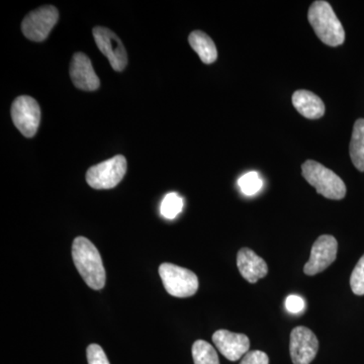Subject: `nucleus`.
Returning a JSON list of instances; mask_svg holds the SVG:
<instances>
[{
    "label": "nucleus",
    "mask_w": 364,
    "mask_h": 364,
    "mask_svg": "<svg viewBox=\"0 0 364 364\" xmlns=\"http://www.w3.org/2000/svg\"><path fill=\"white\" fill-rule=\"evenodd\" d=\"M72 258L83 280L90 289L100 291L105 284V269L97 248L85 237H77L72 244Z\"/></svg>",
    "instance_id": "1"
},
{
    "label": "nucleus",
    "mask_w": 364,
    "mask_h": 364,
    "mask_svg": "<svg viewBox=\"0 0 364 364\" xmlns=\"http://www.w3.org/2000/svg\"><path fill=\"white\" fill-rule=\"evenodd\" d=\"M308 20L318 39L324 44L330 47L343 44L344 28L333 11L331 4L323 0L313 2L309 9Z\"/></svg>",
    "instance_id": "2"
},
{
    "label": "nucleus",
    "mask_w": 364,
    "mask_h": 364,
    "mask_svg": "<svg viewBox=\"0 0 364 364\" xmlns=\"http://www.w3.org/2000/svg\"><path fill=\"white\" fill-rule=\"evenodd\" d=\"M301 173L311 186L317 189L318 195L329 200H340L346 196L344 181L332 170L314 160L301 165Z\"/></svg>",
    "instance_id": "3"
},
{
    "label": "nucleus",
    "mask_w": 364,
    "mask_h": 364,
    "mask_svg": "<svg viewBox=\"0 0 364 364\" xmlns=\"http://www.w3.org/2000/svg\"><path fill=\"white\" fill-rule=\"evenodd\" d=\"M159 274L167 293L176 298H189L198 289L196 273L172 263H162Z\"/></svg>",
    "instance_id": "4"
},
{
    "label": "nucleus",
    "mask_w": 364,
    "mask_h": 364,
    "mask_svg": "<svg viewBox=\"0 0 364 364\" xmlns=\"http://www.w3.org/2000/svg\"><path fill=\"white\" fill-rule=\"evenodd\" d=\"M126 172V158L123 155H117L90 167L86 173V181L95 189H111L123 181Z\"/></svg>",
    "instance_id": "5"
},
{
    "label": "nucleus",
    "mask_w": 364,
    "mask_h": 364,
    "mask_svg": "<svg viewBox=\"0 0 364 364\" xmlns=\"http://www.w3.org/2000/svg\"><path fill=\"white\" fill-rule=\"evenodd\" d=\"M59 20L58 9L53 6H45L31 11L23 18L21 30L26 39L42 42L47 39L53 28Z\"/></svg>",
    "instance_id": "6"
},
{
    "label": "nucleus",
    "mask_w": 364,
    "mask_h": 364,
    "mask_svg": "<svg viewBox=\"0 0 364 364\" xmlns=\"http://www.w3.org/2000/svg\"><path fill=\"white\" fill-rule=\"evenodd\" d=\"M11 119L23 136L32 138L37 134L41 122V109L37 100L28 95L16 98L11 105Z\"/></svg>",
    "instance_id": "7"
},
{
    "label": "nucleus",
    "mask_w": 364,
    "mask_h": 364,
    "mask_svg": "<svg viewBox=\"0 0 364 364\" xmlns=\"http://www.w3.org/2000/svg\"><path fill=\"white\" fill-rule=\"evenodd\" d=\"M93 38L100 51L107 57L112 69L123 71L128 65V55L121 39L104 26H97L92 30Z\"/></svg>",
    "instance_id": "8"
},
{
    "label": "nucleus",
    "mask_w": 364,
    "mask_h": 364,
    "mask_svg": "<svg viewBox=\"0 0 364 364\" xmlns=\"http://www.w3.org/2000/svg\"><path fill=\"white\" fill-rule=\"evenodd\" d=\"M338 243L331 235H323L314 243L310 259L306 263L304 272L306 275L318 274L327 269L336 260Z\"/></svg>",
    "instance_id": "9"
},
{
    "label": "nucleus",
    "mask_w": 364,
    "mask_h": 364,
    "mask_svg": "<svg viewBox=\"0 0 364 364\" xmlns=\"http://www.w3.org/2000/svg\"><path fill=\"white\" fill-rule=\"evenodd\" d=\"M318 350V338L313 331L303 326L294 328L289 341V351L294 364H310L317 355Z\"/></svg>",
    "instance_id": "10"
},
{
    "label": "nucleus",
    "mask_w": 364,
    "mask_h": 364,
    "mask_svg": "<svg viewBox=\"0 0 364 364\" xmlns=\"http://www.w3.org/2000/svg\"><path fill=\"white\" fill-rule=\"evenodd\" d=\"M213 342L218 350L230 361H237L244 358L250 348V340L245 334L230 332L228 330L215 332Z\"/></svg>",
    "instance_id": "11"
},
{
    "label": "nucleus",
    "mask_w": 364,
    "mask_h": 364,
    "mask_svg": "<svg viewBox=\"0 0 364 364\" xmlns=\"http://www.w3.org/2000/svg\"><path fill=\"white\" fill-rule=\"evenodd\" d=\"M72 82L78 90L95 91L100 86V78L95 73L90 59L83 53L74 54L70 64Z\"/></svg>",
    "instance_id": "12"
},
{
    "label": "nucleus",
    "mask_w": 364,
    "mask_h": 364,
    "mask_svg": "<svg viewBox=\"0 0 364 364\" xmlns=\"http://www.w3.org/2000/svg\"><path fill=\"white\" fill-rule=\"evenodd\" d=\"M237 267L242 277L250 284L267 277L268 267L264 259L249 248H242L237 255Z\"/></svg>",
    "instance_id": "13"
},
{
    "label": "nucleus",
    "mask_w": 364,
    "mask_h": 364,
    "mask_svg": "<svg viewBox=\"0 0 364 364\" xmlns=\"http://www.w3.org/2000/svg\"><path fill=\"white\" fill-rule=\"evenodd\" d=\"M291 100H293L294 109L306 119H317L324 116V102L318 95L311 91H296Z\"/></svg>",
    "instance_id": "14"
},
{
    "label": "nucleus",
    "mask_w": 364,
    "mask_h": 364,
    "mask_svg": "<svg viewBox=\"0 0 364 364\" xmlns=\"http://www.w3.org/2000/svg\"><path fill=\"white\" fill-rule=\"evenodd\" d=\"M188 42L203 63L212 64L217 60V48H215L214 41L210 39L207 33L202 31H195L189 35Z\"/></svg>",
    "instance_id": "15"
},
{
    "label": "nucleus",
    "mask_w": 364,
    "mask_h": 364,
    "mask_svg": "<svg viewBox=\"0 0 364 364\" xmlns=\"http://www.w3.org/2000/svg\"><path fill=\"white\" fill-rule=\"evenodd\" d=\"M351 161L359 171H364V119L355 122L352 131L350 147Z\"/></svg>",
    "instance_id": "16"
},
{
    "label": "nucleus",
    "mask_w": 364,
    "mask_h": 364,
    "mask_svg": "<svg viewBox=\"0 0 364 364\" xmlns=\"http://www.w3.org/2000/svg\"><path fill=\"white\" fill-rule=\"evenodd\" d=\"M195 364H220L219 356L214 347L207 341L198 340L193 345Z\"/></svg>",
    "instance_id": "17"
},
{
    "label": "nucleus",
    "mask_w": 364,
    "mask_h": 364,
    "mask_svg": "<svg viewBox=\"0 0 364 364\" xmlns=\"http://www.w3.org/2000/svg\"><path fill=\"white\" fill-rule=\"evenodd\" d=\"M183 210V198L176 193H170L163 198L160 212L166 219H176Z\"/></svg>",
    "instance_id": "18"
},
{
    "label": "nucleus",
    "mask_w": 364,
    "mask_h": 364,
    "mask_svg": "<svg viewBox=\"0 0 364 364\" xmlns=\"http://www.w3.org/2000/svg\"><path fill=\"white\" fill-rule=\"evenodd\" d=\"M238 186L244 195L250 196L259 193L263 186V181L257 172L251 171L239 178Z\"/></svg>",
    "instance_id": "19"
},
{
    "label": "nucleus",
    "mask_w": 364,
    "mask_h": 364,
    "mask_svg": "<svg viewBox=\"0 0 364 364\" xmlns=\"http://www.w3.org/2000/svg\"><path fill=\"white\" fill-rule=\"evenodd\" d=\"M350 287L353 294L356 296L364 294V255L359 259L358 264L352 272L350 277Z\"/></svg>",
    "instance_id": "20"
},
{
    "label": "nucleus",
    "mask_w": 364,
    "mask_h": 364,
    "mask_svg": "<svg viewBox=\"0 0 364 364\" xmlns=\"http://www.w3.org/2000/svg\"><path fill=\"white\" fill-rule=\"evenodd\" d=\"M86 353H87L88 364H109L107 354L100 345L90 344L87 347Z\"/></svg>",
    "instance_id": "21"
},
{
    "label": "nucleus",
    "mask_w": 364,
    "mask_h": 364,
    "mask_svg": "<svg viewBox=\"0 0 364 364\" xmlns=\"http://www.w3.org/2000/svg\"><path fill=\"white\" fill-rule=\"evenodd\" d=\"M286 308L291 314L301 313L306 309L305 299L296 294H291L286 299Z\"/></svg>",
    "instance_id": "22"
},
{
    "label": "nucleus",
    "mask_w": 364,
    "mask_h": 364,
    "mask_svg": "<svg viewBox=\"0 0 364 364\" xmlns=\"http://www.w3.org/2000/svg\"><path fill=\"white\" fill-rule=\"evenodd\" d=\"M240 364H269L267 354L259 350L249 351L242 358Z\"/></svg>",
    "instance_id": "23"
}]
</instances>
